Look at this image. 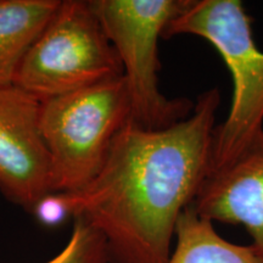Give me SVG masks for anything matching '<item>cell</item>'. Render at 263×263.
I'll list each match as a JSON object with an SVG mask.
<instances>
[{"instance_id": "1", "label": "cell", "mask_w": 263, "mask_h": 263, "mask_svg": "<svg viewBox=\"0 0 263 263\" xmlns=\"http://www.w3.org/2000/svg\"><path fill=\"white\" fill-rule=\"evenodd\" d=\"M218 89L203 91L192 114L163 129L129 121L89 184L64 193L72 219L98 230L112 263H166L179 216L210 172Z\"/></svg>"}, {"instance_id": "2", "label": "cell", "mask_w": 263, "mask_h": 263, "mask_svg": "<svg viewBox=\"0 0 263 263\" xmlns=\"http://www.w3.org/2000/svg\"><path fill=\"white\" fill-rule=\"evenodd\" d=\"M189 34L219 52L233 77V100L216 126L210 172L234 161L263 130V52L252 37L251 18L239 0H189L167 25L163 38Z\"/></svg>"}, {"instance_id": "3", "label": "cell", "mask_w": 263, "mask_h": 263, "mask_svg": "<svg viewBox=\"0 0 263 263\" xmlns=\"http://www.w3.org/2000/svg\"><path fill=\"white\" fill-rule=\"evenodd\" d=\"M129 121L123 76L42 101L39 123L51 161L52 192L76 193L89 184Z\"/></svg>"}, {"instance_id": "4", "label": "cell", "mask_w": 263, "mask_h": 263, "mask_svg": "<svg viewBox=\"0 0 263 263\" xmlns=\"http://www.w3.org/2000/svg\"><path fill=\"white\" fill-rule=\"evenodd\" d=\"M123 68L130 121L144 129H163L192 114L188 99H168L159 87V38L189 0H90Z\"/></svg>"}, {"instance_id": "5", "label": "cell", "mask_w": 263, "mask_h": 263, "mask_svg": "<svg viewBox=\"0 0 263 263\" xmlns=\"http://www.w3.org/2000/svg\"><path fill=\"white\" fill-rule=\"evenodd\" d=\"M121 76L90 0H64L25 55L14 84L42 103Z\"/></svg>"}, {"instance_id": "6", "label": "cell", "mask_w": 263, "mask_h": 263, "mask_svg": "<svg viewBox=\"0 0 263 263\" xmlns=\"http://www.w3.org/2000/svg\"><path fill=\"white\" fill-rule=\"evenodd\" d=\"M39 116L38 99L15 84L0 85V190L29 213L54 193Z\"/></svg>"}, {"instance_id": "7", "label": "cell", "mask_w": 263, "mask_h": 263, "mask_svg": "<svg viewBox=\"0 0 263 263\" xmlns=\"http://www.w3.org/2000/svg\"><path fill=\"white\" fill-rule=\"evenodd\" d=\"M192 206L212 222L244 226L263 262V130L234 161L207 174Z\"/></svg>"}, {"instance_id": "8", "label": "cell", "mask_w": 263, "mask_h": 263, "mask_svg": "<svg viewBox=\"0 0 263 263\" xmlns=\"http://www.w3.org/2000/svg\"><path fill=\"white\" fill-rule=\"evenodd\" d=\"M60 0H0V85L14 84L20 65Z\"/></svg>"}, {"instance_id": "9", "label": "cell", "mask_w": 263, "mask_h": 263, "mask_svg": "<svg viewBox=\"0 0 263 263\" xmlns=\"http://www.w3.org/2000/svg\"><path fill=\"white\" fill-rule=\"evenodd\" d=\"M176 249L166 263H263L252 246L236 245L217 233L213 222L186 207L176 226Z\"/></svg>"}, {"instance_id": "10", "label": "cell", "mask_w": 263, "mask_h": 263, "mask_svg": "<svg viewBox=\"0 0 263 263\" xmlns=\"http://www.w3.org/2000/svg\"><path fill=\"white\" fill-rule=\"evenodd\" d=\"M106 242L98 230L74 217L71 238L57 256L44 263H108Z\"/></svg>"}, {"instance_id": "11", "label": "cell", "mask_w": 263, "mask_h": 263, "mask_svg": "<svg viewBox=\"0 0 263 263\" xmlns=\"http://www.w3.org/2000/svg\"><path fill=\"white\" fill-rule=\"evenodd\" d=\"M31 213L45 227L60 226L67 218H72L71 209L64 193H51L42 197Z\"/></svg>"}]
</instances>
